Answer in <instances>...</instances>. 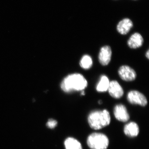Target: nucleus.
<instances>
[{
    "instance_id": "nucleus-1",
    "label": "nucleus",
    "mask_w": 149,
    "mask_h": 149,
    "mask_svg": "<svg viewBox=\"0 0 149 149\" xmlns=\"http://www.w3.org/2000/svg\"><path fill=\"white\" fill-rule=\"evenodd\" d=\"M87 80L82 74L73 73L64 78L61 84L62 90L66 93L83 91L88 86Z\"/></svg>"
},
{
    "instance_id": "nucleus-2",
    "label": "nucleus",
    "mask_w": 149,
    "mask_h": 149,
    "mask_svg": "<svg viewBox=\"0 0 149 149\" xmlns=\"http://www.w3.org/2000/svg\"><path fill=\"white\" fill-rule=\"evenodd\" d=\"M111 117L107 110L95 111L90 113L88 117V121L91 128L99 130L109 125Z\"/></svg>"
},
{
    "instance_id": "nucleus-3",
    "label": "nucleus",
    "mask_w": 149,
    "mask_h": 149,
    "mask_svg": "<svg viewBox=\"0 0 149 149\" xmlns=\"http://www.w3.org/2000/svg\"><path fill=\"white\" fill-rule=\"evenodd\" d=\"M87 144L91 149H107L108 147L109 141L104 134L95 133L88 137Z\"/></svg>"
},
{
    "instance_id": "nucleus-4",
    "label": "nucleus",
    "mask_w": 149,
    "mask_h": 149,
    "mask_svg": "<svg viewBox=\"0 0 149 149\" xmlns=\"http://www.w3.org/2000/svg\"><path fill=\"white\" fill-rule=\"evenodd\" d=\"M127 98L128 102L132 104H138L145 107L148 104L146 97L139 91H130L128 93Z\"/></svg>"
},
{
    "instance_id": "nucleus-5",
    "label": "nucleus",
    "mask_w": 149,
    "mask_h": 149,
    "mask_svg": "<svg viewBox=\"0 0 149 149\" xmlns=\"http://www.w3.org/2000/svg\"><path fill=\"white\" fill-rule=\"evenodd\" d=\"M119 77L125 81H132L136 79L137 74L136 71L128 65H123L118 70Z\"/></svg>"
},
{
    "instance_id": "nucleus-6",
    "label": "nucleus",
    "mask_w": 149,
    "mask_h": 149,
    "mask_svg": "<svg viewBox=\"0 0 149 149\" xmlns=\"http://www.w3.org/2000/svg\"><path fill=\"white\" fill-rule=\"evenodd\" d=\"M113 113L116 118L121 122H126L130 118L127 109L122 104L116 105L114 107Z\"/></svg>"
},
{
    "instance_id": "nucleus-7",
    "label": "nucleus",
    "mask_w": 149,
    "mask_h": 149,
    "mask_svg": "<svg viewBox=\"0 0 149 149\" xmlns=\"http://www.w3.org/2000/svg\"><path fill=\"white\" fill-rule=\"evenodd\" d=\"M111 49L109 46L102 47L99 53V61L100 64L104 66L107 65L111 60Z\"/></svg>"
},
{
    "instance_id": "nucleus-8",
    "label": "nucleus",
    "mask_w": 149,
    "mask_h": 149,
    "mask_svg": "<svg viewBox=\"0 0 149 149\" xmlns=\"http://www.w3.org/2000/svg\"><path fill=\"white\" fill-rule=\"evenodd\" d=\"M108 91L109 95L113 98L120 99L123 95V89L117 81L113 80L110 82Z\"/></svg>"
},
{
    "instance_id": "nucleus-9",
    "label": "nucleus",
    "mask_w": 149,
    "mask_h": 149,
    "mask_svg": "<svg viewBox=\"0 0 149 149\" xmlns=\"http://www.w3.org/2000/svg\"><path fill=\"white\" fill-rule=\"evenodd\" d=\"M144 40L141 34L135 33L129 38L128 41V47L131 49H136L143 45Z\"/></svg>"
},
{
    "instance_id": "nucleus-10",
    "label": "nucleus",
    "mask_w": 149,
    "mask_h": 149,
    "mask_svg": "<svg viewBox=\"0 0 149 149\" xmlns=\"http://www.w3.org/2000/svg\"><path fill=\"white\" fill-rule=\"evenodd\" d=\"M133 27L132 21L129 18H125L118 23L117 26V30L120 34L125 35L130 31Z\"/></svg>"
},
{
    "instance_id": "nucleus-11",
    "label": "nucleus",
    "mask_w": 149,
    "mask_h": 149,
    "mask_svg": "<svg viewBox=\"0 0 149 149\" xmlns=\"http://www.w3.org/2000/svg\"><path fill=\"white\" fill-rule=\"evenodd\" d=\"M124 132L128 137H136L139 135V126L136 123H129L124 127Z\"/></svg>"
},
{
    "instance_id": "nucleus-12",
    "label": "nucleus",
    "mask_w": 149,
    "mask_h": 149,
    "mask_svg": "<svg viewBox=\"0 0 149 149\" xmlns=\"http://www.w3.org/2000/svg\"><path fill=\"white\" fill-rule=\"evenodd\" d=\"M109 80L107 76L102 75L101 76L100 80L97 84L96 90L97 92H105L108 91L109 85Z\"/></svg>"
},
{
    "instance_id": "nucleus-13",
    "label": "nucleus",
    "mask_w": 149,
    "mask_h": 149,
    "mask_svg": "<svg viewBox=\"0 0 149 149\" xmlns=\"http://www.w3.org/2000/svg\"><path fill=\"white\" fill-rule=\"evenodd\" d=\"M66 149H83L80 142L72 138H68L64 142Z\"/></svg>"
},
{
    "instance_id": "nucleus-14",
    "label": "nucleus",
    "mask_w": 149,
    "mask_h": 149,
    "mask_svg": "<svg viewBox=\"0 0 149 149\" xmlns=\"http://www.w3.org/2000/svg\"><path fill=\"white\" fill-rule=\"evenodd\" d=\"M93 64V60L91 56L85 55L82 57L80 62V66L85 70L90 69Z\"/></svg>"
},
{
    "instance_id": "nucleus-15",
    "label": "nucleus",
    "mask_w": 149,
    "mask_h": 149,
    "mask_svg": "<svg viewBox=\"0 0 149 149\" xmlns=\"http://www.w3.org/2000/svg\"><path fill=\"white\" fill-rule=\"evenodd\" d=\"M57 122L54 119H49L47 123V125L49 128H54L56 126Z\"/></svg>"
},
{
    "instance_id": "nucleus-16",
    "label": "nucleus",
    "mask_w": 149,
    "mask_h": 149,
    "mask_svg": "<svg viewBox=\"0 0 149 149\" xmlns=\"http://www.w3.org/2000/svg\"><path fill=\"white\" fill-rule=\"evenodd\" d=\"M146 57L148 58V59L149 58V50H148L147 51L146 53Z\"/></svg>"
},
{
    "instance_id": "nucleus-17",
    "label": "nucleus",
    "mask_w": 149,
    "mask_h": 149,
    "mask_svg": "<svg viewBox=\"0 0 149 149\" xmlns=\"http://www.w3.org/2000/svg\"><path fill=\"white\" fill-rule=\"evenodd\" d=\"M81 95H85V92L84 91H82V93H81Z\"/></svg>"
},
{
    "instance_id": "nucleus-18",
    "label": "nucleus",
    "mask_w": 149,
    "mask_h": 149,
    "mask_svg": "<svg viewBox=\"0 0 149 149\" xmlns=\"http://www.w3.org/2000/svg\"><path fill=\"white\" fill-rule=\"evenodd\" d=\"M98 103L99 104H101L102 103V100H100L99 101Z\"/></svg>"
}]
</instances>
